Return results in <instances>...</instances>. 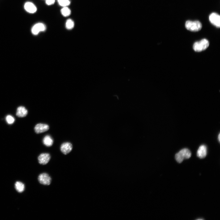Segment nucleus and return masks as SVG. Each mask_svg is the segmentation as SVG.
Masks as SVG:
<instances>
[{
	"instance_id": "f3484780",
	"label": "nucleus",
	"mask_w": 220,
	"mask_h": 220,
	"mask_svg": "<svg viewBox=\"0 0 220 220\" xmlns=\"http://www.w3.org/2000/svg\"><path fill=\"white\" fill-rule=\"evenodd\" d=\"M59 5L63 7H66L69 6L70 4L69 0H58Z\"/></svg>"
},
{
	"instance_id": "f257e3e1",
	"label": "nucleus",
	"mask_w": 220,
	"mask_h": 220,
	"mask_svg": "<svg viewBox=\"0 0 220 220\" xmlns=\"http://www.w3.org/2000/svg\"><path fill=\"white\" fill-rule=\"evenodd\" d=\"M191 153L188 149L184 148L181 150L179 152L176 154L175 159L179 163H182L185 159H188L191 158Z\"/></svg>"
},
{
	"instance_id": "6e6552de",
	"label": "nucleus",
	"mask_w": 220,
	"mask_h": 220,
	"mask_svg": "<svg viewBox=\"0 0 220 220\" xmlns=\"http://www.w3.org/2000/svg\"><path fill=\"white\" fill-rule=\"evenodd\" d=\"M73 145L69 142L63 143L61 146L60 150L65 155H67L72 151Z\"/></svg>"
},
{
	"instance_id": "9d476101",
	"label": "nucleus",
	"mask_w": 220,
	"mask_h": 220,
	"mask_svg": "<svg viewBox=\"0 0 220 220\" xmlns=\"http://www.w3.org/2000/svg\"><path fill=\"white\" fill-rule=\"evenodd\" d=\"M207 155V148L205 145H201L197 152V156L201 159L205 158Z\"/></svg>"
},
{
	"instance_id": "ddd939ff",
	"label": "nucleus",
	"mask_w": 220,
	"mask_h": 220,
	"mask_svg": "<svg viewBox=\"0 0 220 220\" xmlns=\"http://www.w3.org/2000/svg\"><path fill=\"white\" fill-rule=\"evenodd\" d=\"M43 142L44 144L46 146L50 147L53 144V140L50 136L47 135L43 138Z\"/></svg>"
},
{
	"instance_id": "2eb2a0df",
	"label": "nucleus",
	"mask_w": 220,
	"mask_h": 220,
	"mask_svg": "<svg viewBox=\"0 0 220 220\" xmlns=\"http://www.w3.org/2000/svg\"><path fill=\"white\" fill-rule=\"evenodd\" d=\"M62 14L64 17L69 16L71 13L70 10L67 7H64L61 10Z\"/></svg>"
},
{
	"instance_id": "f03ea898",
	"label": "nucleus",
	"mask_w": 220,
	"mask_h": 220,
	"mask_svg": "<svg viewBox=\"0 0 220 220\" xmlns=\"http://www.w3.org/2000/svg\"><path fill=\"white\" fill-rule=\"evenodd\" d=\"M210 43L206 39H203L201 40L195 42L193 46L194 50L199 52L205 50L209 47Z\"/></svg>"
},
{
	"instance_id": "7ed1b4c3",
	"label": "nucleus",
	"mask_w": 220,
	"mask_h": 220,
	"mask_svg": "<svg viewBox=\"0 0 220 220\" xmlns=\"http://www.w3.org/2000/svg\"><path fill=\"white\" fill-rule=\"evenodd\" d=\"M185 27L187 29L190 31L197 32L201 30L202 25L200 22L199 21H188L186 22Z\"/></svg>"
},
{
	"instance_id": "0eeeda50",
	"label": "nucleus",
	"mask_w": 220,
	"mask_h": 220,
	"mask_svg": "<svg viewBox=\"0 0 220 220\" xmlns=\"http://www.w3.org/2000/svg\"><path fill=\"white\" fill-rule=\"evenodd\" d=\"M51 157L48 153H43L39 155L38 157L39 163L42 165H46L49 161Z\"/></svg>"
},
{
	"instance_id": "20e7f679",
	"label": "nucleus",
	"mask_w": 220,
	"mask_h": 220,
	"mask_svg": "<svg viewBox=\"0 0 220 220\" xmlns=\"http://www.w3.org/2000/svg\"><path fill=\"white\" fill-rule=\"evenodd\" d=\"M38 180L39 183L43 185H49L51 181V179L49 175L46 173H43L39 175Z\"/></svg>"
},
{
	"instance_id": "4468645a",
	"label": "nucleus",
	"mask_w": 220,
	"mask_h": 220,
	"mask_svg": "<svg viewBox=\"0 0 220 220\" xmlns=\"http://www.w3.org/2000/svg\"><path fill=\"white\" fill-rule=\"evenodd\" d=\"M15 187L17 191L19 193L23 192L25 189L24 184L20 182H17L15 183Z\"/></svg>"
},
{
	"instance_id": "f8f14e48",
	"label": "nucleus",
	"mask_w": 220,
	"mask_h": 220,
	"mask_svg": "<svg viewBox=\"0 0 220 220\" xmlns=\"http://www.w3.org/2000/svg\"><path fill=\"white\" fill-rule=\"evenodd\" d=\"M28 114L27 110L23 106H20L17 109L16 115L20 117H25Z\"/></svg>"
},
{
	"instance_id": "6ab92c4d",
	"label": "nucleus",
	"mask_w": 220,
	"mask_h": 220,
	"mask_svg": "<svg viewBox=\"0 0 220 220\" xmlns=\"http://www.w3.org/2000/svg\"><path fill=\"white\" fill-rule=\"evenodd\" d=\"M46 3L48 5H51L54 4L55 0H45Z\"/></svg>"
},
{
	"instance_id": "aec40b11",
	"label": "nucleus",
	"mask_w": 220,
	"mask_h": 220,
	"mask_svg": "<svg viewBox=\"0 0 220 220\" xmlns=\"http://www.w3.org/2000/svg\"><path fill=\"white\" fill-rule=\"evenodd\" d=\"M220 134H219L218 136V140L219 142H220Z\"/></svg>"
},
{
	"instance_id": "39448f33",
	"label": "nucleus",
	"mask_w": 220,
	"mask_h": 220,
	"mask_svg": "<svg viewBox=\"0 0 220 220\" xmlns=\"http://www.w3.org/2000/svg\"><path fill=\"white\" fill-rule=\"evenodd\" d=\"M209 20L213 25L217 27H220V17L219 15L216 13H213L209 16Z\"/></svg>"
},
{
	"instance_id": "1a4fd4ad",
	"label": "nucleus",
	"mask_w": 220,
	"mask_h": 220,
	"mask_svg": "<svg viewBox=\"0 0 220 220\" xmlns=\"http://www.w3.org/2000/svg\"><path fill=\"white\" fill-rule=\"evenodd\" d=\"M49 129V126L47 124H38L36 125L34 128L36 133L40 134L48 131Z\"/></svg>"
},
{
	"instance_id": "9b49d317",
	"label": "nucleus",
	"mask_w": 220,
	"mask_h": 220,
	"mask_svg": "<svg viewBox=\"0 0 220 220\" xmlns=\"http://www.w3.org/2000/svg\"><path fill=\"white\" fill-rule=\"evenodd\" d=\"M24 7L27 12L30 13H34L36 12L37 8L35 5L32 3L29 2L26 3Z\"/></svg>"
},
{
	"instance_id": "423d86ee",
	"label": "nucleus",
	"mask_w": 220,
	"mask_h": 220,
	"mask_svg": "<svg viewBox=\"0 0 220 220\" xmlns=\"http://www.w3.org/2000/svg\"><path fill=\"white\" fill-rule=\"evenodd\" d=\"M46 29L45 25L41 23H38L35 24L32 28V32L33 34L37 35L41 31H45Z\"/></svg>"
},
{
	"instance_id": "dca6fc26",
	"label": "nucleus",
	"mask_w": 220,
	"mask_h": 220,
	"mask_svg": "<svg viewBox=\"0 0 220 220\" xmlns=\"http://www.w3.org/2000/svg\"><path fill=\"white\" fill-rule=\"evenodd\" d=\"M65 26L67 29H71L74 27V22L72 19H69L66 22Z\"/></svg>"
},
{
	"instance_id": "a211bd4d",
	"label": "nucleus",
	"mask_w": 220,
	"mask_h": 220,
	"mask_svg": "<svg viewBox=\"0 0 220 220\" xmlns=\"http://www.w3.org/2000/svg\"><path fill=\"white\" fill-rule=\"evenodd\" d=\"M6 120L8 124H12L15 122V119L12 116L8 115L6 117Z\"/></svg>"
}]
</instances>
